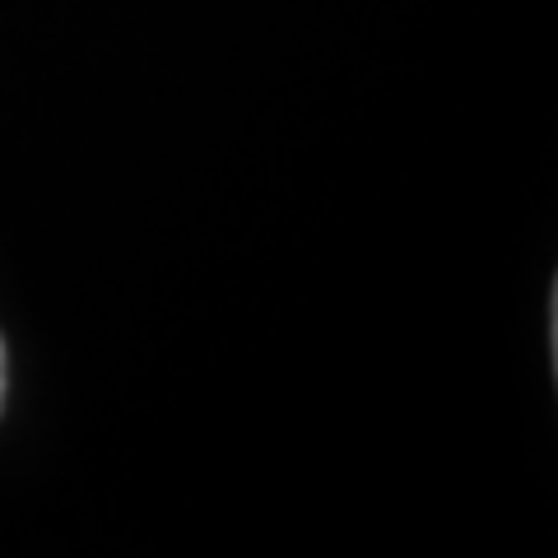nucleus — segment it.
Segmentation results:
<instances>
[{
    "mask_svg": "<svg viewBox=\"0 0 558 558\" xmlns=\"http://www.w3.org/2000/svg\"><path fill=\"white\" fill-rule=\"evenodd\" d=\"M0 410H5V340H0Z\"/></svg>",
    "mask_w": 558,
    "mask_h": 558,
    "instance_id": "1",
    "label": "nucleus"
}]
</instances>
